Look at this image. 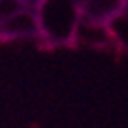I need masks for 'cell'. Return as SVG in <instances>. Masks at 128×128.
Listing matches in <instances>:
<instances>
[{
    "mask_svg": "<svg viewBox=\"0 0 128 128\" xmlns=\"http://www.w3.org/2000/svg\"><path fill=\"white\" fill-rule=\"evenodd\" d=\"M40 23V48L52 50L61 46H75L78 23L82 19L78 0H40L36 6Z\"/></svg>",
    "mask_w": 128,
    "mask_h": 128,
    "instance_id": "cell-1",
    "label": "cell"
},
{
    "mask_svg": "<svg viewBox=\"0 0 128 128\" xmlns=\"http://www.w3.org/2000/svg\"><path fill=\"white\" fill-rule=\"evenodd\" d=\"M75 46L120 54L118 42H117V38H115V34H113L111 27L107 25V23L90 21L86 17H82L80 23H78L76 36H75Z\"/></svg>",
    "mask_w": 128,
    "mask_h": 128,
    "instance_id": "cell-2",
    "label": "cell"
},
{
    "mask_svg": "<svg viewBox=\"0 0 128 128\" xmlns=\"http://www.w3.org/2000/svg\"><path fill=\"white\" fill-rule=\"evenodd\" d=\"M0 36L4 42H8V40H42L36 10L25 8L16 16L2 19Z\"/></svg>",
    "mask_w": 128,
    "mask_h": 128,
    "instance_id": "cell-3",
    "label": "cell"
},
{
    "mask_svg": "<svg viewBox=\"0 0 128 128\" xmlns=\"http://www.w3.org/2000/svg\"><path fill=\"white\" fill-rule=\"evenodd\" d=\"M82 17L98 23H107L128 6V0H78Z\"/></svg>",
    "mask_w": 128,
    "mask_h": 128,
    "instance_id": "cell-4",
    "label": "cell"
},
{
    "mask_svg": "<svg viewBox=\"0 0 128 128\" xmlns=\"http://www.w3.org/2000/svg\"><path fill=\"white\" fill-rule=\"evenodd\" d=\"M109 27H111L115 38H117L120 52H128V6L117 17H113L109 21Z\"/></svg>",
    "mask_w": 128,
    "mask_h": 128,
    "instance_id": "cell-5",
    "label": "cell"
},
{
    "mask_svg": "<svg viewBox=\"0 0 128 128\" xmlns=\"http://www.w3.org/2000/svg\"><path fill=\"white\" fill-rule=\"evenodd\" d=\"M27 6L19 0H2L0 2V10H2V19H8V17L19 14L21 10H25Z\"/></svg>",
    "mask_w": 128,
    "mask_h": 128,
    "instance_id": "cell-6",
    "label": "cell"
},
{
    "mask_svg": "<svg viewBox=\"0 0 128 128\" xmlns=\"http://www.w3.org/2000/svg\"><path fill=\"white\" fill-rule=\"evenodd\" d=\"M19 2H23L27 8H34V10H36V6L40 4V0H19Z\"/></svg>",
    "mask_w": 128,
    "mask_h": 128,
    "instance_id": "cell-7",
    "label": "cell"
}]
</instances>
